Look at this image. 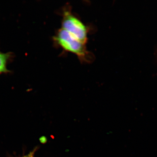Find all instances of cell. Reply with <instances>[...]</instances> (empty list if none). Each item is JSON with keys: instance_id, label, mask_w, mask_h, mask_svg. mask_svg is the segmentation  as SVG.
Instances as JSON below:
<instances>
[{"instance_id": "cell-3", "label": "cell", "mask_w": 157, "mask_h": 157, "mask_svg": "<svg viewBox=\"0 0 157 157\" xmlns=\"http://www.w3.org/2000/svg\"><path fill=\"white\" fill-rule=\"evenodd\" d=\"M13 57L11 52L5 53L0 52V74L10 72L7 68V65Z\"/></svg>"}, {"instance_id": "cell-1", "label": "cell", "mask_w": 157, "mask_h": 157, "mask_svg": "<svg viewBox=\"0 0 157 157\" xmlns=\"http://www.w3.org/2000/svg\"><path fill=\"white\" fill-rule=\"evenodd\" d=\"M53 39L57 45L65 51L75 55L81 62L90 63L94 61V55L87 50L86 44L80 42L63 29L58 30Z\"/></svg>"}, {"instance_id": "cell-2", "label": "cell", "mask_w": 157, "mask_h": 157, "mask_svg": "<svg viewBox=\"0 0 157 157\" xmlns=\"http://www.w3.org/2000/svg\"><path fill=\"white\" fill-rule=\"evenodd\" d=\"M61 15V28L80 42L86 44L89 32L87 26L73 14L70 6L64 7Z\"/></svg>"}]
</instances>
